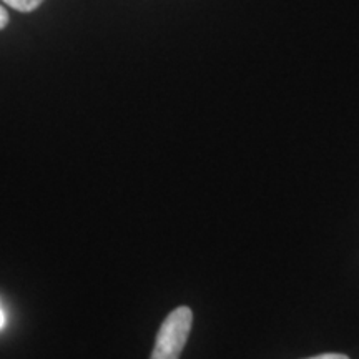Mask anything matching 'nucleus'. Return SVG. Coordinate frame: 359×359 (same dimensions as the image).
Instances as JSON below:
<instances>
[{"mask_svg":"<svg viewBox=\"0 0 359 359\" xmlns=\"http://www.w3.org/2000/svg\"><path fill=\"white\" fill-rule=\"evenodd\" d=\"M7 24H8V13L6 11V7L0 6V30L6 29Z\"/></svg>","mask_w":359,"mask_h":359,"instance_id":"20e7f679","label":"nucleus"},{"mask_svg":"<svg viewBox=\"0 0 359 359\" xmlns=\"http://www.w3.org/2000/svg\"><path fill=\"white\" fill-rule=\"evenodd\" d=\"M193 313L188 306H180L161 323L156 333L155 346L150 359H180L191 331Z\"/></svg>","mask_w":359,"mask_h":359,"instance_id":"f257e3e1","label":"nucleus"},{"mask_svg":"<svg viewBox=\"0 0 359 359\" xmlns=\"http://www.w3.org/2000/svg\"><path fill=\"white\" fill-rule=\"evenodd\" d=\"M308 359H349L346 354H339V353H326V354H320V356L314 358H308Z\"/></svg>","mask_w":359,"mask_h":359,"instance_id":"7ed1b4c3","label":"nucleus"},{"mask_svg":"<svg viewBox=\"0 0 359 359\" xmlns=\"http://www.w3.org/2000/svg\"><path fill=\"white\" fill-rule=\"evenodd\" d=\"M4 4H7L8 7H12L13 11L19 12H32L35 8L42 6L43 0H2Z\"/></svg>","mask_w":359,"mask_h":359,"instance_id":"f03ea898","label":"nucleus"},{"mask_svg":"<svg viewBox=\"0 0 359 359\" xmlns=\"http://www.w3.org/2000/svg\"><path fill=\"white\" fill-rule=\"evenodd\" d=\"M4 325H6V318H4L2 309H0V327H4Z\"/></svg>","mask_w":359,"mask_h":359,"instance_id":"39448f33","label":"nucleus"}]
</instances>
